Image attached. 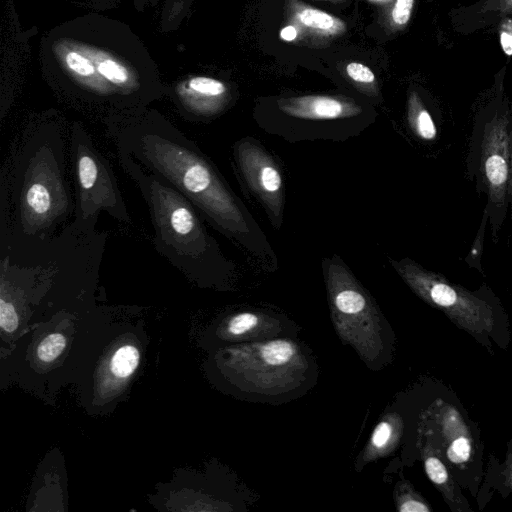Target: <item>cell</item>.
I'll list each match as a JSON object with an SVG mask.
<instances>
[{"label":"cell","instance_id":"obj_21","mask_svg":"<svg viewBox=\"0 0 512 512\" xmlns=\"http://www.w3.org/2000/svg\"><path fill=\"white\" fill-rule=\"evenodd\" d=\"M346 72L351 79L358 83L370 84L375 81L373 71L362 63H349L346 67Z\"/></svg>","mask_w":512,"mask_h":512},{"label":"cell","instance_id":"obj_10","mask_svg":"<svg viewBox=\"0 0 512 512\" xmlns=\"http://www.w3.org/2000/svg\"><path fill=\"white\" fill-rule=\"evenodd\" d=\"M285 117L304 123L330 124L354 119L363 113L362 107L351 99L327 95H305L277 101Z\"/></svg>","mask_w":512,"mask_h":512},{"label":"cell","instance_id":"obj_26","mask_svg":"<svg viewBox=\"0 0 512 512\" xmlns=\"http://www.w3.org/2000/svg\"><path fill=\"white\" fill-rule=\"evenodd\" d=\"M509 206L511 207L512 215V124L510 125V173L508 184Z\"/></svg>","mask_w":512,"mask_h":512},{"label":"cell","instance_id":"obj_17","mask_svg":"<svg viewBox=\"0 0 512 512\" xmlns=\"http://www.w3.org/2000/svg\"><path fill=\"white\" fill-rule=\"evenodd\" d=\"M65 344L66 340L62 334H50L39 344L38 357L44 362H50L60 355L65 348Z\"/></svg>","mask_w":512,"mask_h":512},{"label":"cell","instance_id":"obj_8","mask_svg":"<svg viewBox=\"0 0 512 512\" xmlns=\"http://www.w3.org/2000/svg\"><path fill=\"white\" fill-rule=\"evenodd\" d=\"M234 158L246 186L262 203L274 227L282 222L284 184L274 158L255 139L244 138L234 147Z\"/></svg>","mask_w":512,"mask_h":512},{"label":"cell","instance_id":"obj_5","mask_svg":"<svg viewBox=\"0 0 512 512\" xmlns=\"http://www.w3.org/2000/svg\"><path fill=\"white\" fill-rule=\"evenodd\" d=\"M70 152L75 175L72 224L82 230H94L101 212L129 223L131 217L109 161L78 122L71 128Z\"/></svg>","mask_w":512,"mask_h":512},{"label":"cell","instance_id":"obj_1","mask_svg":"<svg viewBox=\"0 0 512 512\" xmlns=\"http://www.w3.org/2000/svg\"><path fill=\"white\" fill-rule=\"evenodd\" d=\"M43 75L62 97L105 112V119L149 107L167 87L139 37L120 21L87 14L42 39Z\"/></svg>","mask_w":512,"mask_h":512},{"label":"cell","instance_id":"obj_31","mask_svg":"<svg viewBox=\"0 0 512 512\" xmlns=\"http://www.w3.org/2000/svg\"><path fill=\"white\" fill-rule=\"evenodd\" d=\"M511 2H512V0H511Z\"/></svg>","mask_w":512,"mask_h":512},{"label":"cell","instance_id":"obj_25","mask_svg":"<svg viewBox=\"0 0 512 512\" xmlns=\"http://www.w3.org/2000/svg\"><path fill=\"white\" fill-rule=\"evenodd\" d=\"M500 42L503 51L507 55H512V21H508L503 25Z\"/></svg>","mask_w":512,"mask_h":512},{"label":"cell","instance_id":"obj_29","mask_svg":"<svg viewBox=\"0 0 512 512\" xmlns=\"http://www.w3.org/2000/svg\"><path fill=\"white\" fill-rule=\"evenodd\" d=\"M510 481H511V485H512V470L510 472Z\"/></svg>","mask_w":512,"mask_h":512},{"label":"cell","instance_id":"obj_3","mask_svg":"<svg viewBox=\"0 0 512 512\" xmlns=\"http://www.w3.org/2000/svg\"><path fill=\"white\" fill-rule=\"evenodd\" d=\"M65 145L55 120L29 124L12 158L7 200H1V241L44 244L74 212L66 178Z\"/></svg>","mask_w":512,"mask_h":512},{"label":"cell","instance_id":"obj_15","mask_svg":"<svg viewBox=\"0 0 512 512\" xmlns=\"http://www.w3.org/2000/svg\"><path fill=\"white\" fill-rule=\"evenodd\" d=\"M293 354V345L284 340L268 342L261 348L263 359L271 365H283L290 360Z\"/></svg>","mask_w":512,"mask_h":512},{"label":"cell","instance_id":"obj_30","mask_svg":"<svg viewBox=\"0 0 512 512\" xmlns=\"http://www.w3.org/2000/svg\"><path fill=\"white\" fill-rule=\"evenodd\" d=\"M88 1H92V0H88Z\"/></svg>","mask_w":512,"mask_h":512},{"label":"cell","instance_id":"obj_28","mask_svg":"<svg viewBox=\"0 0 512 512\" xmlns=\"http://www.w3.org/2000/svg\"><path fill=\"white\" fill-rule=\"evenodd\" d=\"M137 9H145L156 6L161 0H131Z\"/></svg>","mask_w":512,"mask_h":512},{"label":"cell","instance_id":"obj_24","mask_svg":"<svg viewBox=\"0 0 512 512\" xmlns=\"http://www.w3.org/2000/svg\"><path fill=\"white\" fill-rule=\"evenodd\" d=\"M399 510L401 512H429L431 509L423 501L409 498L401 502Z\"/></svg>","mask_w":512,"mask_h":512},{"label":"cell","instance_id":"obj_13","mask_svg":"<svg viewBox=\"0 0 512 512\" xmlns=\"http://www.w3.org/2000/svg\"><path fill=\"white\" fill-rule=\"evenodd\" d=\"M409 125L412 132L421 140L432 141L437 137V128L430 113L423 107L412 102L409 115Z\"/></svg>","mask_w":512,"mask_h":512},{"label":"cell","instance_id":"obj_11","mask_svg":"<svg viewBox=\"0 0 512 512\" xmlns=\"http://www.w3.org/2000/svg\"><path fill=\"white\" fill-rule=\"evenodd\" d=\"M441 423L448 460L455 465L466 463L471 456L472 444L471 436L460 414L454 408L446 407Z\"/></svg>","mask_w":512,"mask_h":512},{"label":"cell","instance_id":"obj_12","mask_svg":"<svg viewBox=\"0 0 512 512\" xmlns=\"http://www.w3.org/2000/svg\"><path fill=\"white\" fill-rule=\"evenodd\" d=\"M424 466L429 479L441 490L447 501L455 503L453 482L444 463L432 454L425 458Z\"/></svg>","mask_w":512,"mask_h":512},{"label":"cell","instance_id":"obj_18","mask_svg":"<svg viewBox=\"0 0 512 512\" xmlns=\"http://www.w3.org/2000/svg\"><path fill=\"white\" fill-rule=\"evenodd\" d=\"M488 224V214L484 211L482 216V221L477 232L476 238L472 244L469 255L466 257L465 261L473 267L477 269L481 268V255L484 243V236L486 231V226Z\"/></svg>","mask_w":512,"mask_h":512},{"label":"cell","instance_id":"obj_23","mask_svg":"<svg viewBox=\"0 0 512 512\" xmlns=\"http://www.w3.org/2000/svg\"><path fill=\"white\" fill-rule=\"evenodd\" d=\"M391 432L392 429L389 423L381 422L378 424L371 438L373 446L376 448L384 447L390 439Z\"/></svg>","mask_w":512,"mask_h":512},{"label":"cell","instance_id":"obj_20","mask_svg":"<svg viewBox=\"0 0 512 512\" xmlns=\"http://www.w3.org/2000/svg\"><path fill=\"white\" fill-rule=\"evenodd\" d=\"M0 324L6 332H13L18 326V316L14 306L3 297L0 300Z\"/></svg>","mask_w":512,"mask_h":512},{"label":"cell","instance_id":"obj_7","mask_svg":"<svg viewBox=\"0 0 512 512\" xmlns=\"http://www.w3.org/2000/svg\"><path fill=\"white\" fill-rule=\"evenodd\" d=\"M389 260L416 294L440 309L463 329L477 335L493 328V310L484 299L450 283L442 275L423 268L411 259Z\"/></svg>","mask_w":512,"mask_h":512},{"label":"cell","instance_id":"obj_9","mask_svg":"<svg viewBox=\"0 0 512 512\" xmlns=\"http://www.w3.org/2000/svg\"><path fill=\"white\" fill-rule=\"evenodd\" d=\"M226 93L227 87L222 81L207 76H193L166 91L181 116L190 121L219 114L224 108Z\"/></svg>","mask_w":512,"mask_h":512},{"label":"cell","instance_id":"obj_16","mask_svg":"<svg viewBox=\"0 0 512 512\" xmlns=\"http://www.w3.org/2000/svg\"><path fill=\"white\" fill-rule=\"evenodd\" d=\"M298 17L305 26L313 29L329 30L336 24V19L332 15L310 7L303 8Z\"/></svg>","mask_w":512,"mask_h":512},{"label":"cell","instance_id":"obj_22","mask_svg":"<svg viewBox=\"0 0 512 512\" xmlns=\"http://www.w3.org/2000/svg\"><path fill=\"white\" fill-rule=\"evenodd\" d=\"M414 0H397L392 11L393 21L398 25L408 22L413 8Z\"/></svg>","mask_w":512,"mask_h":512},{"label":"cell","instance_id":"obj_19","mask_svg":"<svg viewBox=\"0 0 512 512\" xmlns=\"http://www.w3.org/2000/svg\"><path fill=\"white\" fill-rule=\"evenodd\" d=\"M259 322L257 315L251 312H242L229 321L228 330L233 335H242L254 329Z\"/></svg>","mask_w":512,"mask_h":512},{"label":"cell","instance_id":"obj_4","mask_svg":"<svg viewBox=\"0 0 512 512\" xmlns=\"http://www.w3.org/2000/svg\"><path fill=\"white\" fill-rule=\"evenodd\" d=\"M124 172L138 187L149 210L157 252L187 277L202 282L229 268L205 218L185 196L118 152Z\"/></svg>","mask_w":512,"mask_h":512},{"label":"cell","instance_id":"obj_14","mask_svg":"<svg viewBox=\"0 0 512 512\" xmlns=\"http://www.w3.org/2000/svg\"><path fill=\"white\" fill-rule=\"evenodd\" d=\"M139 362V352L131 345L118 349L111 361V370L117 377L126 378L136 369Z\"/></svg>","mask_w":512,"mask_h":512},{"label":"cell","instance_id":"obj_6","mask_svg":"<svg viewBox=\"0 0 512 512\" xmlns=\"http://www.w3.org/2000/svg\"><path fill=\"white\" fill-rule=\"evenodd\" d=\"M510 125L505 115L480 117L472 129L468 173L487 203L484 211L497 237L509 207Z\"/></svg>","mask_w":512,"mask_h":512},{"label":"cell","instance_id":"obj_27","mask_svg":"<svg viewBox=\"0 0 512 512\" xmlns=\"http://www.w3.org/2000/svg\"><path fill=\"white\" fill-rule=\"evenodd\" d=\"M296 35L297 31L295 27L291 25L284 27L280 32L281 38L284 39L285 41L294 40L296 38Z\"/></svg>","mask_w":512,"mask_h":512},{"label":"cell","instance_id":"obj_2","mask_svg":"<svg viewBox=\"0 0 512 512\" xmlns=\"http://www.w3.org/2000/svg\"><path fill=\"white\" fill-rule=\"evenodd\" d=\"M106 124L117 152L185 196L218 231L251 252H271L216 166L162 113L146 107L111 116Z\"/></svg>","mask_w":512,"mask_h":512}]
</instances>
